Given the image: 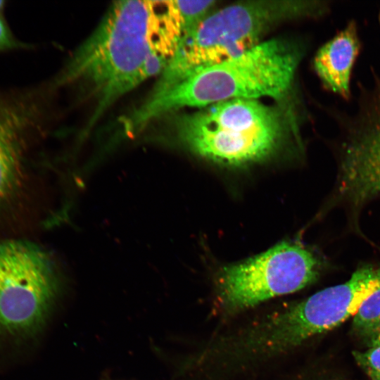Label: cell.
Masks as SVG:
<instances>
[{"instance_id": "cell-4", "label": "cell", "mask_w": 380, "mask_h": 380, "mask_svg": "<svg viewBox=\"0 0 380 380\" xmlns=\"http://www.w3.org/2000/svg\"><path fill=\"white\" fill-rule=\"evenodd\" d=\"M286 129L278 108L254 99L213 103L182 115L175 122L176 135L188 150L229 167L272 156L284 140Z\"/></svg>"}, {"instance_id": "cell-11", "label": "cell", "mask_w": 380, "mask_h": 380, "mask_svg": "<svg viewBox=\"0 0 380 380\" xmlns=\"http://www.w3.org/2000/svg\"><path fill=\"white\" fill-rule=\"evenodd\" d=\"M181 16L182 35L194 30L205 17L214 1H175Z\"/></svg>"}, {"instance_id": "cell-12", "label": "cell", "mask_w": 380, "mask_h": 380, "mask_svg": "<svg viewBox=\"0 0 380 380\" xmlns=\"http://www.w3.org/2000/svg\"><path fill=\"white\" fill-rule=\"evenodd\" d=\"M353 355L372 380H380V344L354 352Z\"/></svg>"}, {"instance_id": "cell-10", "label": "cell", "mask_w": 380, "mask_h": 380, "mask_svg": "<svg viewBox=\"0 0 380 380\" xmlns=\"http://www.w3.org/2000/svg\"><path fill=\"white\" fill-rule=\"evenodd\" d=\"M353 329L368 348L380 344V284L360 305Z\"/></svg>"}, {"instance_id": "cell-5", "label": "cell", "mask_w": 380, "mask_h": 380, "mask_svg": "<svg viewBox=\"0 0 380 380\" xmlns=\"http://www.w3.org/2000/svg\"><path fill=\"white\" fill-rule=\"evenodd\" d=\"M58 291L46 252L25 240L0 239V353L19 351L40 331Z\"/></svg>"}, {"instance_id": "cell-14", "label": "cell", "mask_w": 380, "mask_h": 380, "mask_svg": "<svg viewBox=\"0 0 380 380\" xmlns=\"http://www.w3.org/2000/svg\"><path fill=\"white\" fill-rule=\"evenodd\" d=\"M3 6H4V1H0V11L2 9Z\"/></svg>"}, {"instance_id": "cell-7", "label": "cell", "mask_w": 380, "mask_h": 380, "mask_svg": "<svg viewBox=\"0 0 380 380\" xmlns=\"http://www.w3.org/2000/svg\"><path fill=\"white\" fill-rule=\"evenodd\" d=\"M345 129L335 197L357 207L380 195V78Z\"/></svg>"}, {"instance_id": "cell-9", "label": "cell", "mask_w": 380, "mask_h": 380, "mask_svg": "<svg viewBox=\"0 0 380 380\" xmlns=\"http://www.w3.org/2000/svg\"><path fill=\"white\" fill-rule=\"evenodd\" d=\"M360 50L357 25L350 21L314 58L315 70L324 86L345 99L350 96L351 74Z\"/></svg>"}, {"instance_id": "cell-2", "label": "cell", "mask_w": 380, "mask_h": 380, "mask_svg": "<svg viewBox=\"0 0 380 380\" xmlns=\"http://www.w3.org/2000/svg\"><path fill=\"white\" fill-rule=\"evenodd\" d=\"M300 51L282 39L265 41L236 58L198 70L149 96L120 120L125 134L184 107L203 108L234 99H281L291 89Z\"/></svg>"}, {"instance_id": "cell-3", "label": "cell", "mask_w": 380, "mask_h": 380, "mask_svg": "<svg viewBox=\"0 0 380 380\" xmlns=\"http://www.w3.org/2000/svg\"><path fill=\"white\" fill-rule=\"evenodd\" d=\"M323 1H259L224 7L182 35L150 95L158 94L191 74L236 58L261 42L264 34L286 19L319 15Z\"/></svg>"}, {"instance_id": "cell-6", "label": "cell", "mask_w": 380, "mask_h": 380, "mask_svg": "<svg viewBox=\"0 0 380 380\" xmlns=\"http://www.w3.org/2000/svg\"><path fill=\"white\" fill-rule=\"evenodd\" d=\"M322 265L309 248L285 241L225 266L216 281V311L222 318H234L267 300L298 291L317 279Z\"/></svg>"}, {"instance_id": "cell-13", "label": "cell", "mask_w": 380, "mask_h": 380, "mask_svg": "<svg viewBox=\"0 0 380 380\" xmlns=\"http://www.w3.org/2000/svg\"><path fill=\"white\" fill-rule=\"evenodd\" d=\"M20 43L14 38L8 26L0 17V51L19 46Z\"/></svg>"}, {"instance_id": "cell-8", "label": "cell", "mask_w": 380, "mask_h": 380, "mask_svg": "<svg viewBox=\"0 0 380 380\" xmlns=\"http://www.w3.org/2000/svg\"><path fill=\"white\" fill-rule=\"evenodd\" d=\"M25 107L0 102V222L13 221L20 214L27 183L25 159Z\"/></svg>"}, {"instance_id": "cell-1", "label": "cell", "mask_w": 380, "mask_h": 380, "mask_svg": "<svg viewBox=\"0 0 380 380\" xmlns=\"http://www.w3.org/2000/svg\"><path fill=\"white\" fill-rule=\"evenodd\" d=\"M181 37L174 1H116L73 53L59 83L80 86L95 101L91 127L122 96L161 73L153 54L170 60Z\"/></svg>"}]
</instances>
